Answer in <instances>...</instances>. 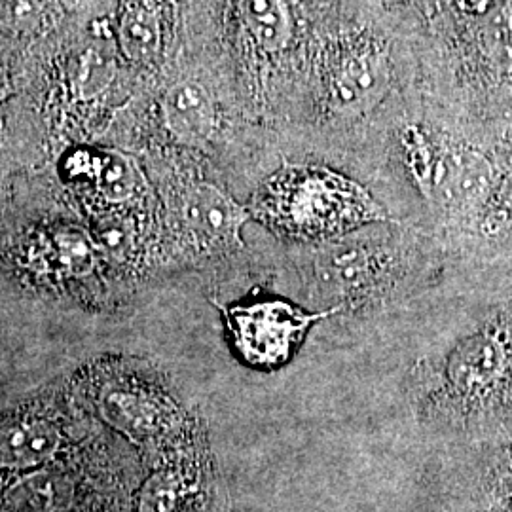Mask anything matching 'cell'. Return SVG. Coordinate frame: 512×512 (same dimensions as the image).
<instances>
[{
    "label": "cell",
    "mask_w": 512,
    "mask_h": 512,
    "mask_svg": "<svg viewBox=\"0 0 512 512\" xmlns=\"http://www.w3.org/2000/svg\"><path fill=\"white\" fill-rule=\"evenodd\" d=\"M256 219L300 241L342 238L384 220V209L361 184L325 167L287 165L264 184L253 203Z\"/></svg>",
    "instance_id": "1"
},
{
    "label": "cell",
    "mask_w": 512,
    "mask_h": 512,
    "mask_svg": "<svg viewBox=\"0 0 512 512\" xmlns=\"http://www.w3.org/2000/svg\"><path fill=\"white\" fill-rule=\"evenodd\" d=\"M427 408L456 420H475L512 401V308L463 338L440 361Z\"/></svg>",
    "instance_id": "2"
},
{
    "label": "cell",
    "mask_w": 512,
    "mask_h": 512,
    "mask_svg": "<svg viewBox=\"0 0 512 512\" xmlns=\"http://www.w3.org/2000/svg\"><path fill=\"white\" fill-rule=\"evenodd\" d=\"M397 249L372 239L338 238L313 258V287L334 308L357 306L389 293L403 275Z\"/></svg>",
    "instance_id": "3"
},
{
    "label": "cell",
    "mask_w": 512,
    "mask_h": 512,
    "mask_svg": "<svg viewBox=\"0 0 512 512\" xmlns=\"http://www.w3.org/2000/svg\"><path fill=\"white\" fill-rule=\"evenodd\" d=\"M338 308L308 313L283 300H258L226 311L234 346L249 365L274 368L285 365L313 323L327 319Z\"/></svg>",
    "instance_id": "4"
},
{
    "label": "cell",
    "mask_w": 512,
    "mask_h": 512,
    "mask_svg": "<svg viewBox=\"0 0 512 512\" xmlns=\"http://www.w3.org/2000/svg\"><path fill=\"white\" fill-rule=\"evenodd\" d=\"M177 219L186 243L196 253H228L243 245L241 228L251 211L215 184L184 186L177 200Z\"/></svg>",
    "instance_id": "5"
},
{
    "label": "cell",
    "mask_w": 512,
    "mask_h": 512,
    "mask_svg": "<svg viewBox=\"0 0 512 512\" xmlns=\"http://www.w3.org/2000/svg\"><path fill=\"white\" fill-rule=\"evenodd\" d=\"M101 418L133 440L160 439L181 427V414L160 389L135 380H114L95 397Z\"/></svg>",
    "instance_id": "6"
},
{
    "label": "cell",
    "mask_w": 512,
    "mask_h": 512,
    "mask_svg": "<svg viewBox=\"0 0 512 512\" xmlns=\"http://www.w3.org/2000/svg\"><path fill=\"white\" fill-rule=\"evenodd\" d=\"M167 131L186 147H203L217 129V110L200 82L181 80L169 86L162 99Z\"/></svg>",
    "instance_id": "7"
},
{
    "label": "cell",
    "mask_w": 512,
    "mask_h": 512,
    "mask_svg": "<svg viewBox=\"0 0 512 512\" xmlns=\"http://www.w3.org/2000/svg\"><path fill=\"white\" fill-rule=\"evenodd\" d=\"M61 431L54 420L23 414L0 427V469L29 471L54 458Z\"/></svg>",
    "instance_id": "8"
},
{
    "label": "cell",
    "mask_w": 512,
    "mask_h": 512,
    "mask_svg": "<svg viewBox=\"0 0 512 512\" xmlns=\"http://www.w3.org/2000/svg\"><path fill=\"white\" fill-rule=\"evenodd\" d=\"M118 37L122 52L135 63H150L162 46L160 19L150 0H120Z\"/></svg>",
    "instance_id": "9"
},
{
    "label": "cell",
    "mask_w": 512,
    "mask_h": 512,
    "mask_svg": "<svg viewBox=\"0 0 512 512\" xmlns=\"http://www.w3.org/2000/svg\"><path fill=\"white\" fill-rule=\"evenodd\" d=\"M241 18L266 52H279L291 40V16L285 0H239Z\"/></svg>",
    "instance_id": "10"
},
{
    "label": "cell",
    "mask_w": 512,
    "mask_h": 512,
    "mask_svg": "<svg viewBox=\"0 0 512 512\" xmlns=\"http://www.w3.org/2000/svg\"><path fill=\"white\" fill-rule=\"evenodd\" d=\"M59 16V0H0V33L31 38L50 29Z\"/></svg>",
    "instance_id": "11"
},
{
    "label": "cell",
    "mask_w": 512,
    "mask_h": 512,
    "mask_svg": "<svg viewBox=\"0 0 512 512\" xmlns=\"http://www.w3.org/2000/svg\"><path fill=\"white\" fill-rule=\"evenodd\" d=\"M90 173L97 190L109 202H128L139 190V171L124 154H118V152L92 154Z\"/></svg>",
    "instance_id": "12"
},
{
    "label": "cell",
    "mask_w": 512,
    "mask_h": 512,
    "mask_svg": "<svg viewBox=\"0 0 512 512\" xmlns=\"http://www.w3.org/2000/svg\"><path fill=\"white\" fill-rule=\"evenodd\" d=\"M378 88V69L368 57H349L332 78L334 103L353 109L366 103Z\"/></svg>",
    "instance_id": "13"
},
{
    "label": "cell",
    "mask_w": 512,
    "mask_h": 512,
    "mask_svg": "<svg viewBox=\"0 0 512 512\" xmlns=\"http://www.w3.org/2000/svg\"><path fill=\"white\" fill-rule=\"evenodd\" d=\"M52 260L61 274L84 277L95 266V247L84 234L61 230L52 239Z\"/></svg>",
    "instance_id": "14"
},
{
    "label": "cell",
    "mask_w": 512,
    "mask_h": 512,
    "mask_svg": "<svg viewBox=\"0 0 512 512\" xmlns=\"http://www.w3.org/2000/svg\"><path fill=\"white\" fill-rule=\"evenodd\" d=\"M101 245L116 256H126L133 249V234H131V226L126 222H112L107 228L101 230L99 236Z\"/></svg>",
    "instance_id": "15"
},
{
    "label": "cell",
    "mask_w": 512,
    "mask_h": 512,
    "mask_svg": "<svg viewBox=\"0 0 512 512\" xmlns=\"http://www.w3.org/2000/svg\"><path fill=\"white\" fill-rule=\"evenodd\" d=\"M14 92L12 82H10V74L8 69L4 67V63H0V103H4Z\"/></svg>",
    "instance_id": "16"
},
{
    "label": "cell",
    "mask_w": 512,
    "mask_h": 512,
    "mask_svg": "<svg viewBox=\"0 0 512 512\" xmlns=\"http://www.w3.org/2000/svg\"><path fill=\"white\" fill-rule=\"evenodd\" d=\"M505 196H507V209H509V213H512V169L511 175H509V179H507V186H505Z\"/></svg>",
    "instance_id": "17"
},
{
    "label": "cell",
    "mask_w": 512,
    "mask_h": 512,
    "mask_svg": "<svg viewBox=\"0 0 512 512\" xmlns=\"http://www.w3.org/2000/svg\"><path fill=\"white\" fill-rule=\"evenodd\" d=\"M511 486H512V476H511ZM509 509H511V512H512V492H511V505H509Z\"/></svg>",
    "instance_id": "18"
}]
</instances>
